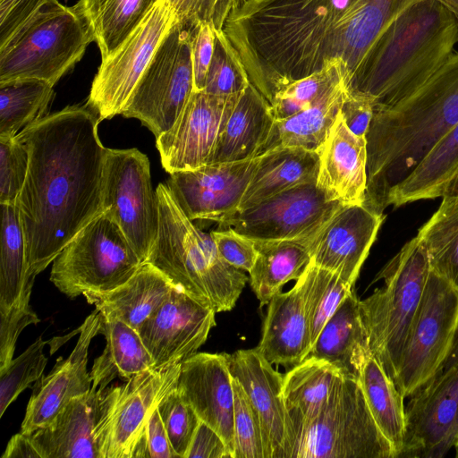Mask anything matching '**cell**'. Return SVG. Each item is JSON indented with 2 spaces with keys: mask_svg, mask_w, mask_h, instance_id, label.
I'll list each match as a JSON object with an SVG mask.
<instances>
[{
  "mask_svg": "<svg viewBox=\"0 0 458 458\" xmlns=\"http://www.w3.org/2000/svg\"><path fill=\"white\" fill-rule=\"evenodd\" d=\"M454 447L455 449V453H458V437H457V439L455 441V444H454Z\"/></svg>",
  "mask_w": 458,
  "mask_h": 458,
  "instance_id": "obj_60",
  "label": "cell"
},
{
  "mask_svg": "<svg viewBox=\"0 0 458 458\" xmlns=\"http://www.w3.org/2000/svg\"><path fill=\"white\" fill-rule=\"evenodd\" d=\"M174 287L163 272L144 262L120 286L107 292H88L83 296L101 313L115 317L139 332Z\"/></svg>",
  "mask_w": 458,
  "mask_h": 458,
  "instance_id": "obj_30",
  "label": "cell"
},
{
  "mask_svg": "<svg viewBox=\"0 0 458 458\" xmlns=\"http://www.w3.org/2000/svg\"><path fill=\"white\" fill-rule=\"evenodd\" d=\"M181 364L152 368L103 390L94 428L99 458H132L147 420L177 385Z\"/></svg>",
  "mask_w": 458,
  "mask_h": 458,
  "instance_id": "obj_12",
  "label": "cell"
},
{
  "mask_svg": "<svg viewBox=\"0 0 458 458\" xmlns=\"http://www.w3.org/2000/svg\"><path fill=\"white\" fill-rule=\"evenodd\" d=\"M29 164L28 147L18 135L0 137V204L17 203Z\"/></svg>",
  "mask_w": 458,
  "mask_h": 458,
  "instance_id": "obj_47",
  "label": "cell"
},
{
  "mask_svg": "<svg viewBox=\"0 0 458 458\" xmlns=\"http://www.w3.org/2000/svg\"><path fill=\"white\" fill-rule=\"evenodd\" d=\"M430 271L426 248L416 235L377 275L383 286L360 300L371 353L393 381Z\"/></svg>",
  "mask_w": 458,
  "mask_h": 458,
  "instance_id": "obj_6",
  "label": "cell"
},
{
  "mask_svg": "<svg viewBox=\"0 0 458 458\" xmlns=\"http://www.w3.org/2000/svg\"><path fill=\"white\" fill-rule=\"evenodd\" d=\"M225 354L232 377L240 382L259 417L265 458H287L284 375L273 368L257 347Z\"/></svg>",
  "mask_w": 458,
  "mask_h": 458,
  "instance_id": "obj_23",
  "label": "cell"
},
{
  "mask_svg": "<svg viewBox=\"0 0 458 458\" xmlns=\"http://www.w3.org/2000/svg\"><path fill=\"white\" fill-rule=\"evenodd\" d=\"M242 0H203L201 20L223 23L230 12Z\"/></svg>",
  "mask_w": 458,
  "mask_h": 458,
  "instance_id": "obj_56",
  "label": "cell"
},
{
  "mask_svg": "<svg viewBox=\"0 0 458 458\" xmlns=\"http://www.w3.org/2000/svg\"><path fill=\"white\" fill-rule=\"evenodd\" d=\"M171 447L178 458H185L200 420L180 395L176 386L157 405Z\"/></svg>",
  "mask_w": 458,
  "mask_h": 458,
  "instance_id": "obj_46",
  "label": "cell"
},
{
  "mask_svg": "<svg viewBox=\"0 0 458 458\" xmlns=\"http://www.w3.org/2000/svg\"><path fill=\"white\" fill-rule=\"evenodd\" d=\"M446 6L454 13L458 20V0H446Z\"/></svg>",
  "mask_w": 458,
  "mask_h": 458,
  "instance_id": "obj_59",
  "label": "cell"
},
{
  "mask_svg": "<svg viewBox=\"0 0 458 458\" xmlns=\"http://www.w3.org/2000/svg\"><path fill=\"white\" fill-rule=\"evenodd\" d=\"M397 458H442L458 437V329L435 374L411 396Z\"/></svg>",
  "mask_w": 458,
  "mask_h": 458,
  "instance_id": "obj_14",
  "label": "cell"
},
{
  "mask_svg": "<svg viewBox=\"0 0 458 458\" xmlns=\"http://www.w3.org/2000/svg\"><path fill=\"white\" fill-rule=\"evenodd\" d=\"M431 271L458 288V196H445L437 211L420 228Z\"/></svg>",
  "mask_w": 458,
  "mask_h": 458,
  "instance_id": "obj_40",
  "label": "cell"
},
{
  "mask_svg": "<svg viewBox=\"0 0 458 458\" xmlns=\"http://www.w3.org/2000/svg\"><path fill=\"white\" fill-rule=\"evenodd\" d=\"M455 457L458 458V453H455Z\"/></svg>",
  "mask_w": 458,
  "mask_h": 458,
  "instance_id": "obj_61",
  "label": "cell"
},
{
  "mask_svg": "<svg viewBox=\"0 0 458 458\" xmlns=\"http://www.w3.org/2000/svg\"><path fill=\"white\" fill-rule=\"evenodd\" d=\"M216 30L207 21H199L191 30V60L194 91L204 89L207 74L213 57Z\"/></svg>",
  "mask_w": 458,
  "mask_h": 458,
  "instance_id": "obj_50",
  "label": "cell"
},
{
  "mask_svg": "<svg viewBox=\"0 0 458 458\" xmlns=\"http://www.w3.org/2000/svg\"><path fill=\"white\" fill-rule=\"evenodd\" d=\"M458 174V123L425 155L410 174L390 193L387 206L442 198Z\"/></svg>",
  "mask_w": 458,
  "mask_h": 458,
  "instance_id": "obj_34",
  "label": "cell"
},
{
  "mask_svg": "<svg viewBox=\"0 0 458 458\" xmlns=\"http://www.w3.org/2000/svg\"><path fill=\"white\" fill-rule=\"evenodd\" d=\"M2 458H41V456L30 436L20 432L11 437Z\"/></svg>",
  "mask_w": 458,
  "mask_h": 458,
  "instance_id": "obj_57",
  "label": "cell"
},
{
  "mask_svg": "<svg viewBox=\"0 0 458 458\" xmlns=\"http://www.w3.org/2000/svg\"><path fill=\"white\" fill-rule=\"evenodd\" d=\"M161 0H80L74 6L85 20L102 60L139 27Z\"/></svg>",
  "mask_w": 458,
  "mask_h": 458,
  "instance_id": "obj_35",
  "label": "cell"
},
{
  "mask_svg": "<svg viewBox=\"0 0 458 458\" xmlns=\"http://www.w3.org/2000/svg\"><path fill=\"white\" fill-rule=\"evenodd\" d=\"M344 205L329 199L317 182L302 183L238 211L220 227L253 240L313 242Z\"/></svg>",
  "mask_w": 458,
  "mask_h": 458,
  "instance_id": "obj_16",
  "label": "cell"
},
{
  "mask_svg": "<svg viewBox=\"0 0 458 458\" xmlns=\"http://www.w3.org/2000/svg\"><path fill=\"white\" fill-rule=\"evenodd\" d=\"M192 28L175 20L122 112L156 138L173 127L194 91Z\"/></svg>",
  "mask_w": 458,
  "mask_h": 458,
  "instance_id": "obj_10",
  "label": "cell"
},
{
  "mask_svg": "<svg viewBox=\"0 0 458 458\" xmlns=\"http://www.w3.org/2000/svg\"><path fill=\"white\" fill-rule=\"evenodd\" d=\"M371 355L360 300L352 290L324 326L306 358L326 360L342 376L359 380Z\"/></svg>",
  "mask_w": 458,
  "mask_h": 458,
  "instance_id": "obj_28",
  "label": "cell"
},
{
  "mask_svg": "<svg viewBox=\"0 0 458 458\" xmlns=\"http://www.w3.org/2000/svg\"><path fill=\"white\" fill-rule=\"evenodd\" d=\"M340 376L333 365L315 358H305L284 375L283 397L288 428L287 458H293L305 430L328 402Z\"/></svg>",
  "mask_w": 458,
  "mask_h": 458,
  "instance_id": "obj_26",
  "label": "cell"
},
{
  "mask_svg": "<svg viewBox=\"0 0 458 458\" xmlns=\"http://www.w3.org/2000/svg\"><path fill=\"white\" fill-rule=\"evenodd\" d=\"M51 0H0V46Z\"/></svg>",
  "mask_w": 458,
  "mask_h": 458,
  "instance_id": "obj_52",
  "label": "cell"
},
{
  "mask_svg": "<svg viewBox=\"0 0 458 458\" xmlns=\"http://www.w3.org/2000/svg\"><path fill=\"white\" fill-rule=\"evenodd\" d=\"M348 86L321 102L284 119L275 120L259 155L276 147H299L319 153L339 115Z\"/></svg>",
  "mask_w": 458,
  "mask_h": 458,
  "instance_id": "obj_36",
  "label": "cell"
},
{
  "mask_svg": "<svg viewBox=\"0 0 458 458\" xmlns=\"http://www.w3.org/2000/svg\"><path fill=\"white\" fill-rule=\"evenodd\" d=\"M0 311L9 310L35 278L28 274L25 236L17 203L0 204Z\"/></svg>",
  "mask_w": 458,
  "mask_h": 458,
  "instance_id": "obj_38",
  "label": "cell"
},
{
  "mask_svg": "<svg viewBox=\"0 0 458 458\" xmlns=\"http://www.w3.org/2000/svg\"><path fill=\"white\" fill-rule=\"evenodd\" d=\"M350 77L344 64L336 60L319 72L295 81L278 90L270 102L276 120L284 119L309 108L330 96Z\"/></svg>",
  "mask_w": 458,
  "mask_h": 458,
  "instance_id": "obj_42",
  "label": "cell"
},
{
  "mask_svg": "<svg viewBox=\"0 0 458 458\" xmlns=\"http://www.w3.org/2000/svg\"><path fill=\"white\" fill-rule=\"evenodd\" d=\"M103 206L121 227L142 263L146 262L159 225L148 157L137 148H107Z\"/></svg>",
  "mask_w": 458,
  "mask_h": 458,
  "instance_id": "obj_13",
  "label": "cell"
},
{
  "mask_svg": "<svg viewBox=\"0 0 458 458\" xmlns=\"http://www.w3.org/2000/svg\"><path fill=\"white\" fill-rule=\"evenodd\" d=\"M250 83L245 69L225 35L216 31L203 91L216 97H231L242 93Z\"/></svg>",
  "mask_w": 458,
  "mask_h": 458,
  "instance_id": "obj_44",
  "label": "cell"
},
{
  "mask_svg": "<svg viewBox=\"0 0 458 458\" xmlns=\"http://www.w3.org/2000/svg\"><path fill=\"white\" fill-rule=\"evenodd\" d=\"M259 157L170 174L166 186L191 220L224 225L239 210Z\"/></svg>",
  "mask_w": 458,
  "mask_h": 458,
  "instance_id": "obj_17",
  "label": "cell"
},
{
  "mask_svg": "<svg viewBox=\"0 0 458 458\" xmlns=\"http://www.w3.org/2000/svg\"><path fill=\"white\" fill-rule=\"evenodd\" d=\"M297 282L313 345L324 326L352 291V287L334 272L312 262Z\"/></svg>",
  "mask_w": 458,
  "mask_h": 458,
  "instance_id": "obj_41",
  "label": "cell"
},
{
  "mask_svg": "<svg viewBox=\"0 0 458 458\" xmlns=\"http://www.w3.org/2000/svg\"><path fill=\"white\" fill-rule=\"evenodd\" d=\"M210 234L225 261L250 273L258 256L253 239L237 233L232 227L215 230Z\"/></svg>",
  "mask_w": 458,
  "mask_h": 458,
  "instance_id": "obj_49",
  "label": "cell"
},
{
  "mask_svg": "<svg viewBox=\"0 0 458 458\" xmlns=\"http://www.w3.org/2000/svg\"><path fill=\"white\" fill-rule=\"evenodd\" d=\"M157 408L147 420L135 445L132 458H175Z\"/></svg>",
  "mask_w": 458,
  "mask_h": 458,
  "instance_id": "obj_51",
  "label": "cell"
},
{
  "mask_svg": "<svg viewBox=\"0 0 458 458\" xmlns=\"http://www.w3.org/2000/svg\"><path fill=\"white\" fill-rule=\"evenodd\" d=\"M100 313L95 309L80 327V335L72 353L60 357L53 369L42 376L32 387L21 432L31 435L49 424L74 397L91 389L92 379L87 369L91 340L98 335Z\"/></svg>",
  "mask_w": 458,
  "mask_h": 458,
  "instance_id": "obj_21",
  "label": "cell"
},
{
  "mask_svg": "<svg viewBox=\"0 0 458 458\" xmlns=\"http://www.w3.org/2000/svg\"><path fill=\"white\" fill-rule=\"evenodd\" d=\"M311 346L301 289L296 281L291 290L281 292L269 301L257 349L271 364L292 368L307 357Z\"/></svg>",
  "mask_w": 458,
  "mask_h": 458,
  "instance_id": "obj_27",
  "label": "cell"
},
{
  "mask_svg": "<svg viewBox=\"0 0 458 458\" xmlns=\"http://www.w3.org/2000/svg\"><path fill=\"white\" fill-rule=\"evenodd\" d=\"M359 381L372 417L397 458L406 428L404 397L373 355L366 360Z\"/></svg>",
  "mask_w": 458,
  "mask_h": 458,
  "instance_id": "obj_37",
  "label": "cell"
},
{
  "mask_svg": "<svg viewBox=\"0 0 458 458\" xmlns=\"http://www.w3.org/2000/svg\"><path fill=\"white\" fill-rule=\"evenodd\" d=\"M374 114L373 102L361 95L346 93L340 114L347 128L355 135L366 137Z\"/></svg>",
  "mask_w": 458,
  "mask_h": 458,
  "instance_id": "obj_53",
  "label": "cell"
},
{
  "mask_svg": "<svg viewBox=\"0 0 458 458\" xmlns=\"http://www.w3.org/2000/svg\"><path fill=\"white\" fill-rule=\"evenodd\" d=\"M215 315L175 286L139 331L155 368L182 362L196 353L216 326Z\"/></svg>",
  "mask_w": 458,
  "mask_h": 458,
  "instance_id": "obj_19",
  "label": "cell"
},
{
  "mask_svg": "<svg viewBox=\"0 0 458 458\" xmlns=\"http://www.w3.org/2000/svg\"><path fill=\"white\" fill-rule=\"evenodd\" d=\"M103 390L72 398L47 426L30 435L41 458H99L94 438Z\"/></svg>",
  "mask_w": 458,
  "mask_h": 458,
  "instance_id": "obj_25",
  "label": "cell"
},
{
  "mask_svg": "<svg viewBox=\"0 0 458 458\" xmlns=\"http://www.w3.org/2000/svg\"><path fill=\"white\" fill-rule=\"evenodd\" d=\"M293 458H394L358 379L338 377L328 402L305 430Z\"/></svg>",
  "mask_w": 458,
  "mask_h": 458,
  "instance_id": "obj_9",
  "label": "cell"
},
{
  "mask_svg": "<svg viewBox=\"0 0 458 458\" xmlns=\"http://www.w3.org/2000/svg\"><path fill=\"white\" fill-rule=\"evenodd\" d=\"M32 286L33 284H28L14 305L0 311V369L13 359L16 342L21 331L39 322L30 305Z\"/></svg>",
  "mask_w": 458,
  "mask_h": 458,
  "instance_id": "obj_48",
  "label": "cell"
},
{
  "mask_svg": "<svg viewBox=\"0 0 458 458\" xmlns=\"http://www.w3.org/2000/svg\"><path fill=\"white\" fill-rule=\"evenodd\" d=\"M240 94L216 97L193 91L173 127L156 138L167 173L212 163L219 133Z\"/></svg>",
  "mask_w": 458,
  "mask_h": 458,
  "instance_id": "obj_18",
  "label": "cell"
},
{
  "mask_svg": "<svg viewBox=\"0 0 458 458\" xmlns=\"http://www.w3.org/2000/svg\"><path fill=\"white\" fill-rule=\"evenodd\" d=\"M317 185L331 200L364 204L367 189V140L353 134L340 113L319 151Z\"/></svg>",
  "mask_w": 458,
  "mask_h": 458,
  "instance_id": "obj_24",
  "label": "cell"
},
{
  "mask_svg": "<svg viewBox=\"0 0 458 458\" xmlns=\"http://www.w3.org/2000/svg\"><path fill=\"white\" fill-rule=\"evenodd\" d=\"M458 20L439 0H418L382 30L348 91L369 98L374 108L406 98L454 53Z\"/></svg>",
  "mask_w": 458,
  "mask_h": 458,
  "instance_id": "obj_4",
  "label": "cell"
},
{
  "mask_svg": "<svg viewBox=\"0 0 458 458\" xmlns=\"http://www.w3.org/2000/svg\"><path fill=\"white\" fill-rule=\"evenodd\" d=\"M53 85L38 79L0 83V137H13L41 120L54 98Z\"/></svg>",
  "mask_w": 458,
  "mask_h": 458,
  "instance_id": "obj_39",
  "label": "cell"
},
{
  "mask_svg": "<svg viewBox=\"0 0 458 458\" xmlns=\"http://www.w3.org/2000/svg\"><path fill=\"white\" fill-rule=\"evenodd\" d=\"M258 157L238 211L296 185L317 182L319 169L317 151L299 147H276Z\"/></svg>",
  "mask_w": 458,
  "mask_h": 458,
  "instance_id": "obj_31",
  "label": "cell"
},
{
  "mask_svg": "<svg viewBox=\"0 0 458 458\" xmlns=\"http://www.w3.org/2000/svg\"><path fill=\"white\" fill-rule=\"evenodd\" d=\"M99 313L98 334L104 335L106 347L94 360L89 372L91 387L104 390L117 377L127 380L155 368L154 360L137 330L115 317Z\"/></svg>",
  "mask_w": 458,
  "mask_h": 458,
  "instance_id": "obj_32",
  "label": "cell"
},
{
  "mask_svg": "<svg viewBox=\"0 0 458 458\" xmlns=\"http://www.w3.org/2000/svg\"><path fill=\"white\" fill-rule=\"evenodd\" d=\"M385 215L365 204L344 205L311 243V262L353 286Z\"/></svg>",
  "mask_w": 458,
  "mask_h": 458,
  "instance_id": "obj_20",
  "label": "cell"
},
{
  "mask_svg": "<svg viewBox=\"0 0 458 458\" xmlns=\"http://www.w3.org/2000/svg\"><path fill=\"white\" fill-rule=\"evenodd\" d=\"M364 1L243 0L221 31L250 82L270 103L282 88L336 60L351 82L371 47L361 18Z\"/></svg>",
  "mask_w": 458,
  "mask_h": 458,
  "instance_id": "obj_2",
  "label": "cell"
},
{
  "mask_svg": "<svg viewBox=\"0 0 458 458\" xmlns=\"http://www.w3.org/2000/svg\"><path fill=\"white\" fill-rule=\"evenodd\" d=\"M458 123V52L411 95L374 108L366 134L364 204L383 214L393 190Z\"/></svg>",
  "mask_w": 458,
  "mask_h": 458,
  "instance_id": "obj_3",
  "label": "cell"
},
{
  "mask_svg": "<svg viewBox=\"0 0 458 458\" xmlns=\"http://www.w3.org/2000/svg\"><path fill=\"white\" fill-rule=\"evenodd\" d=\"M176 388L199 420L221 436L233 458L234 394L225 352H196L182 361Z\"/></svg>",
  "mask_w": 458,
  "mask_h": 458,
  "instance_id": "obj_22",
  "label": "cell"
},
{
  "mask_svg": "<svg viewBox=\"0 0 458 458\" xmlns=\"http://www.w3.org/2000/svg\"><path fill=\"white\" fill-rule=\"evenodd\" d=\"M156 192L159 225L146 262L216 313L233 310L249 277L222 259L211 234L184 214L166 184Z\"/></svg>",
  "mask_w": 458,
  "mask_h": 458,
  "instance_id": "obj_5",
  "label": "cell"
},
{
  "mask_svg": "<svg viewBox=\"0 0 458 458\" xmlns=\"http://www.w3.org/2000/svg\"><path fill=\"white\" fill-rule=\"evenodd\" d=\"M258 256L250 271V284L260 306L282 292L289 281H297L311 262L312 242L254 240Z\"/></svg>",
  "mask_w": 458,
  "mask_h": 458,
  "instance_id": "obj_33",
  "label": "cell"
},
{
  "mask_svg": "<svg viewBox=\"0 0 458 458\" xmlns=\"http://www.w3.org/2000/svg\"><path fill=\"white\" fill-rule=\"evenodd\" d=\"M47 343L38 336L21 355L0 369V417L24 389L43 376L47 363L43 350Z\"/></svg>",
  "mask_w": 458,
  "mask_h": 458,
  "instance_id": "obj_43",
  "label": "cell"
},
{
  "mask_svg": "<svg viewBox=\"0 0 458 458\" xmlns=\"http://www.w3.org/2000/svg\"><path fill=\"white\" fill-rule=\"evenodd\" d=\"M142 262L118 224L103 212L88 223L54 259L50 281L74 299L107 292L129 280Z\"/></svg>",
  "mask_w": 458,
  "mask_h": 458,
  "instance_id": "obj_8",
  "label": "cell"
},
{
  "mask_svg": "<svg viewBox=\"0 0 458 458\" xmlns=\"http://www.w3.org/2000/svg\"><path fill=\"white\" fill-rule=\"evenodd\" d=\"M190 457L233 458L221 436L201 420L185 458Z\"/></svg>",
  "mask_w": 458,
  "mask_h": 458,
  "instance_id": "obj_54",
  "label": "cell"
},
{
  "mask_svg": "<svg viewBox=\"0 0 458 458\" xmlns=\"http://www.w3.org/2000/svg\"><path fill=\"white\" fill-rule=\"evenodd\" d=\"M94 41L75 6L51 0L0 46V83L38 79L55 85Z\"/></svg>",
  "mask_w": 458,
  "mask_h": 458,
  "instance_id": "obj_7",
  "label": "cell"
},
{
  "mask_svg": "<svg viewBox=\"0 0 458 458\" xmlns=\"http://www.w3.org/2000/svg\"><path fill=\"white\" fill-rule=\"evenodd\" d=\"M233 458H265L263 433L258 412L240 382L233 377Z\"/></svg>",
  "mask_w": 458,
  "mask_h": 458,
  "instance_id": "obj_45",
  "label": "cell"
},
{
  "mask_svg": "<svg viewBox=\"0 0 458 458\" xmlns=\"http://www.w3.org/2000/svg\"><path fill=\"white\" fill-rule=\"evenodd\" d=\"M175 20L168 0H161L116 51L102 60L87 103L101 121L122 114Z\"/></svg>",
  "mask_w": 458,
  "mask_h": 458,
  "instance_id": "obj_15",
  "label": "cell"
},
{
  "mask_svg": "<svg viewBox=\"0 0 458 458\" xmlns=\"http://www.w3.org/2000/svg\"><path fill=\"white\" fill-rule=\"evenodd\" d=\"M176 20L189 27H194L200 21L203 0H168Z\"/></svg>",
  "mask_w": 458,
  "mask_h": 458,
  "instance_id": "obj_55",
  "label": "cell"
},
{
  "mask_svg": "<svg viewBox=\"0 0 458 458\" xmlns=\"http://www.w3.org/2000/svg\"><path fill=\"white\" fill-rule=\"evenodd\" d=\"M457 329L458 288L430 271L394 380L404 398L438 369L451 350Z\"/></svg>",
  "mask_w": 458,
  "mask_h": 458,
  "instance_id": "obj_11",
  "label": "cell"
},
{
  "mask_svg": "<svg viewBox=\"0 0 458 458\" xmlns=\"http://www.w3.org/2000/svg\"><path fill=\"white\" fill-rule=\"evenodd\" d=\"M445 196H458V174L448 184L443 197Z\"/></svg>",
  "mask_w": 458,
  "mask_h": 458,
  "instance_id": "obj_58",
  "label": "cell"
},
{
  "mask_svg": "<svg viewBox=\"0 0 458 458\" xmlns=\"http://www.w3.org/2000/svg\"><path fill=\"white\" fill-rule=\"evenodd\" d=\"M275 120L270 103L250 83L225 121L212 163L258 157L271 133Z\"/></svg>",
  "mask_w": 458,
  "mask_h": 458,
  "instance_id": "obj_29",
  "label": "cell"
},
{
  "mask_svg": "<svg viewBox=\"0 0 458 458\" xmlns=\"http://www.w3.org/2000/svg\"><path fill=\"white\" fill-rule=\"evenodd\" d=\"M99 122L88 106H69L18 134L30 153L27 178L17 200L30 277L36 278L104 212L107 148L98 137Z\"/></svg>",
  "mask_w": 458,
  "mask_h": 458,
  "instance_id": "obj_1",
  "label": "cell"
}]
</instances>
